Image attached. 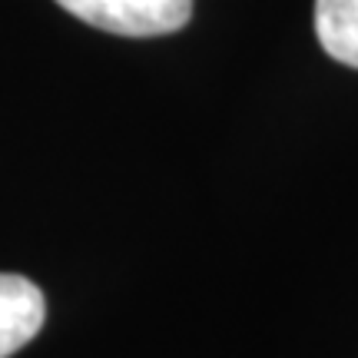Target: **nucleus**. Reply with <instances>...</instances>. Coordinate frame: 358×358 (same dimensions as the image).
Returning a JSON list of instances; mask_svg holds the SVG:
<instances>
[{
    "mask_svg": "<svg viewBox=\"0 0 358 358\" xmlns=\"http://www.w3.org/2000/svg\"><path fill=\"white\" fill-rule=\"evenodd\" d=\"M77 20L116 37H163L189 24L192 0H57Z\"/></svg>",
    "mask_w": 358,
    "mask_h": 358,
    "instance_id": "1",
    "label": "nucleus"
},
{
    "mask_svg": "<svg viewBox=\"0 0 358 358\" xmlns=\"http://www.w3.org/2000/svg\"><path fill=\"white\" fill-rule=\"evenodd\" d=\"M47 319L43 292L24 275L0 272V358H10L40 332Z\"/></svg>",
    "mask_w": 358,
    "mask_h": 358,
    "instance_id": "2",
    "label": "nucleus"
},
{
    "mask_svg": "<svg viewBox=\"0 0 358 358\" xmlns=\"http://www.w3.org/2000/svg\"><path fill=\"white\" fill-rule=\"evenodd\" d=\"M315 37L332 60L358 70V0H315Z\"/></svg>",
    "mask_w": 358,
    "mask_h": 358,
    "instance_id": "3",
    "label": "nucleus"
}]
</instances>
